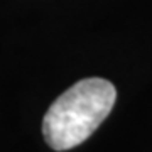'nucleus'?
<instances>
[{
	"instance_id": "nucleus-1",
	"label": "nucleus",
	"mask_w": 152,
	"mask_h": 152,
	"mask_svg": "<svg viewBox=\"0 0 152 152\" xmlns=\"http://www.w3.org/2000/svg\"><path fill=\"white\" fill-rule=\"evenodd\" d=\"M117 90L108 80L85 78L56 98L44 115L42 135L54 151H69L91 135L110 115Z\"/></svg>"
}]
</instances>
